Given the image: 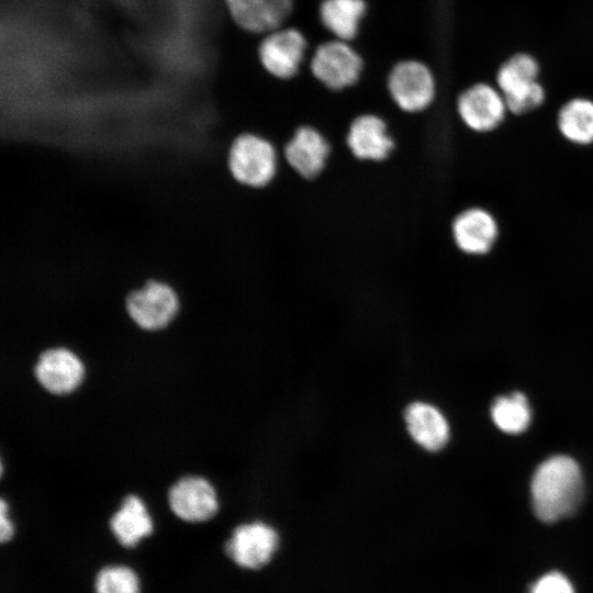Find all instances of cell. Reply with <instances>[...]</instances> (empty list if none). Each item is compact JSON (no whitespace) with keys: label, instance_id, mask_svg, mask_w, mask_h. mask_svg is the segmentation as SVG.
Wrapping results in <instances>:
<instances>
[{"label":"cell","instance_id":"21","mask_svg":"<svg viewBox=\"0 0 593 593\" xmlns=\"http://www.w3.org/2000/svg\"><path fill=\"white\" fill-rule=\"evenodd\" d=\"M94 593H141L136 572L123 564L102 567L96 574Z\"/></svg>","mask_w":593,"mask_h":593},{"label":"cell","instance_id":"20","mask_svg":"<svg viewBox=\"0 0 593 593\" xmlns=\"http://www.w3.org/2000/svg\"><path fill=\"white\" fill-rule=\"evenodd\" d=\"M530 415L527 399L521 392L497 398L491 407L494 424L507 434L524 432L530 423Z\"/></svg>","mask_w":593,"mask_h":593},{"label":"cell","instance_id":"7","mask_svg":"<svg viewBox=\"0 0 593 593\" xmlns=\"http://www.w3.org/2000/svg\"><path fill=\"white\" fill-rule=\"evenodd\" d=\"M345 145L356 160L381 164L391 157L396 142L388 122L381 115L361 113L349 123Z\"/></svg>","mask_w":593,"mask_h":593},{"label":"cell","instance_id":"10","mask_svg":"<svg viewBox=\"0 0 593 593\" xmlns=\"http://www.w3.org/2000/svg\"><path fill=\"white\" fill-rule=\"evenodd\" d=\"M451 239L462 254L484 256L495 246L500 227L495 216L482 206L463 209L450 224Z\"/></svg>","mask_w":593,"mask_h":593},{"label":"cell","instance_id":"6","mask_svg":"<svg viewBox=\"0 0 593 593\" xmlns=\"http://www.w3.org/2000/svg\"><path fill=\"white\" fill-rule=\"evenodd\" d=\"M311 71L325 88L342 91L359 80L362 60L348 42L336 38L315 49L311 59Z\"/></svg>","mask_w":593,"mask_h":593},{"label":"cell","instance_id":"12","mask_svg":"<svg viewBox=\"0 0 593 593\" xmlns=\"http://www.w3.org/2000/svg\"><path fill=\"white\" fill-rule=\"evenodd\" d=\"M306 40L296 29L278 27L261 41L258 56L264 68L278 79L294 77L305 56Z\"/></svg>","mask_w":593,"mask_h":593},{"label":"cell","instance_id":"5","mask_svg":"<svg viewBox=\"0 0 593 593\" xmlns=\"http://www.w3.org/2000/svg\"><path fill=\"white\" fill-rule=\"evenodd\" d=\"M333 146L326 135L311 124L298 126L282 146L283 164L300 178L312 181L327 168Z\"/></svg>","mask_w":593,"mask_h":593},{"label":"cell","instance_id":"1","mask_svg":"<svg viewBox=\"0 0 593 593\" xmlns=\"http://www.w3.org/2000/svg\"><path fill=\"white\" fill-rule=\"evenodd\" d=\"M535 515L544 523H553L571 515L583 494V480L579 465L563 455L542 461L530 483Z\"/></svg>","mask_w":593,"mask_h":593},{"label":"cell","instance_id":"22","mask_svg":"<svg viewBox=\"0 0 593 593\" xmlns=\"http://www.w3.org/2000/svg\"><path fill=\"white\" fill-rule=\"evenodd\" d=\"M529 593H574V588L563 573L551 571L536 580Z\"/></svg>","mask_w":593,"mask_h":593},{"label":"cell","instance_id":"18","mask_svg":"<svg viewBox=\"0 0 593 593\" xmlns=\"http://www.w3.org/2000/svg\"><path fill=\"white\" fill-rule=\"evenodd\" d=\"M561 136L578 146L593 144V100L577 97L568 100L557 114Z\"/></svg>","mask_w":593,"mask_h":593},{"label":"cell","instance_id":"16","mask_svg":"<svg viewBox=\"0 0 593 593\" xmlns=\"http://www.w3.org/2000/svg\"><path fill=\"white\" fill-rule=\"evenodd\" d=\"M405 423L411 437L428 451L440 450L449 439L447 419L432 404H410L405 410Z\"/></svg>","mask_w":593,"mask_h":593},{"label":"cell","instance_id":"2","mask_svg":"<svg viewBox=\"0 0 593 593\" xmlns=\"http://www.w3.org/2000/svg\"><path fill=\"white\" fill-rule=\"evenodd\" d=\"M227 166L237 183L250 190H261L276 180L281 167V154L268 137L246 132L232 142Z\"/></svg>","mask_w":593,"mask_h":593},{"label":"cell","instance_id":"8","mask_svg":"<svg viewBox=\"0 0 593 593\" xmlns=\"http://www.w3.org/2000/svg\"><path fill=\"white\" fill-rule=\"evenodd\" d=\"M456 110L463 125L475 133L496 130L508 112L499 88L484 82L465 89L457 98Z\"/></svg>","mask_w":593,"mask_h":593},{"label":"cell","instance_id":"23","mask_svg":"<svg viewBox=\"0 0 593 593\" xmlns=\"http://www.w3.org/2000/svg\"><path fill=\"white\" fill-rule=\"evenodd\" d=\"M13 536V524L8 516V506L3 499L0 501V540L9 541Z\"/></svg>","mask_w":593,"mask_h":593},{"label":"cell","instance_id":"15","mask_svg":"<svg viewBox=\"0 0 593 593\" xmlns=\"http://www.w3.org/2000/svg\"><path fill=\"white\" fill-rule=\"evenodd\" d=\"M235 23L247 32H270L289 16L293 0H225Z\"/></svg>","mask_w":593,"mask_h":593},{"label":"cell","instance_id":"4","mask_svg":"<svg viewBox=\"0 0 593 593\" xmlns=\"http://www.w3.org/2000/svg\"><path fill=\"white\" fill-rule=\"evenodd\" d=\"M388 93L399 110L418 114L427 110L436 98V82L432 70L422 61L403 60L390 71Z\"/></svg>","mask_w":593,"mask_h":593},{"label":"cell","instance_id":"3","mask_svg":"<svg viewBox=\"0 0 593 593\" xmlns=\"http://www.w3.org/2000/svg\"><path fill=\"white\" fill-rule=\"evenodd\" d=\"M538 76V61L527 53H517L501 65L496 72V87L508 112L526 114L544 103L546 92Z\"/></svg>","mask_w":593,"mask_h":593},{"label":"cell","instance_id":"14","mask_svg":"<svg viewBox=\"0 0 593 593\" xmlns=\"http://www.w3.org/2000/svg\"><path fill=\"white\" fill-rule=\"evenodd\" d=\"M38 383L53 394H68L81 383L85 367L69 349L58 347L43 351L34 368Z\"/></svg>","mask_w":593,"mask_h":593},{"label":"cell","instance_id":"13","mask_svg":"<svg viewBox=\"0 0 593 593\" xmlns=\"http://www.w3.org/2000/svg\"><path fill=\"white\" fill-rule=\"evenodd\" d=\"M168 503L177 517L189 523L208 521L219 510L212 484L201 477L193 475L181 478L169 489Z\"/></svg>","mask_w":593,"mask_h":593},{"label":"cell","instance_id":"17","mask_svg":"<svg viewBox=\"0 0 593 593\" xmlns=\"http://www.w3.org/2000/svg\"><path fill=\"white\" fill-rule=\"evenodd\" d=\"M110 529L120 545L135 547L153 532L152 517L144 502L136 495L128 494L118 511L111 516Z\"/></svg>","mask_w":593,"mask_h":593},{"label":"cell","instance_id":"19","mask_svg":"<svg viewBox=\"0 0 593 593\" xmlns=\"http://www.w3.org/2000/svg\"><path fill=\"white\" fill-rule=\"evenodd\" d=\"M366 10L365 0H323L320 18L337 40L348 42L357 36Z\"/></svg>","mask_w":593,"mask_h":593},{"label":"cell","instance_id":"11","mask_svg":"<svg viewBox=\"0 0 593 593\" xmlns=\"http://www.w3.org/2000/svg\"><path fill=\"white\" fill-rule=\"evenodd\" d=\"M178 298L167 284L150 281L126 299V310L141 328L157 331L166 327L178 311Z\"/></svg>","mask_w":593,"mask_h":593},{"label":"cell","instance_id":"9","mask_svg":"<svg viewBox=\"0 0 593 593\" xmlns=\"http://www.w3.org/2000/svg\"><path fill=\"white\" fill-rule=\"evenodd\" d=\"M279 545L278 533L270 525L253 522L238 525L225 544V553L238 567L249 570L266 566Z\"/></svg>","mask_w":593,"mask_h":593}]
</instances>
